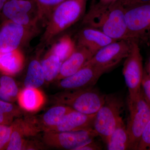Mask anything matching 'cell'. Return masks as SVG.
I'll return each instance as SVG.
<instances>
[{"label":"cell","instance_id":"26","mask_svg":"<svg viewBox=\"0 0 150 150\" xmlns=\"http://www.w3.org/2000/svg\"><path fill=\"white\" fill-rule=\"evenodd\" d=\"M11 131V126L0 124V150H6Z\"/></svg>","mask_w":150,"mask_h":150},{"label":"cell","instance_id":"12","mask_svg":"<svg viewBox=\"0 0 150 150\" xmlns=\"http://www.w3.org/2000/svg\"><path fill=\"white\" fill-rule=\"evenodd\" d=\"M131 47L130 40H116L98 51L86 64L112 69L123 59H126L130 53Z\"/></svg>","mask_w":150,"mask_h":150},{"label":"cell","instance_id":"35","mask_svg":"<svg viewBox=\"0 0 150 150\" xmlns=\"http://www.w3.org/2000/svg\"><path fill=\"white\" fill-rule=\"evenodd\" d=\"M1 1H2L4 3V4H5V3L7 1H8V0H1Z\"/></svg>","mask_w":150,"mask_h":150},{"label":"cell","instance_id":"13","mask_svg":"<svg viewBox=\"0 0 150 150\" xmlns=\"http://www.w3.org/2000/svg\"><path fill=\"white\" fill-rule=\"evenodd\" d=\"M95 115L84 114L73 110L66 114L57 126L45 131L67 132L93 129Z\"/></svg>","mask_w":150,"mask_h":150},{"label":"cell","instance_id":"22","mask_svg":"<svg viewBox=\"0 0 150 150\" xmlns=\"http://www.w3.org/2000/svg\"><path fill=\"white\" fill-rule=\"evenodd\" d=\"M72 110L68 106L59 104L47 110L42 118L44 131L57 126L65 115Z\"/></svg>","mask_w":150,"mask_h":150},{"label":"cell","instance_id":"36","mask_svg":"<svg viewBox=\"0 0 150 150\" xmlns=\"http://www.w3.org/2000/svg\"><path fill=\"white\" fill-rule=\"evenodd\" d=\"M0 27H1V26H0Z\"/></svg>","mask_w":150,"mask_h":150},{"label":"cell","instance_id":"2","mask_svg":"<svg viewBox=\"0 0 150 150\" xmlns=\"http://www.w3.org/2000/svg\"><path fill=\"white\" fill-rule=\"evenodd\" d=\"M88 0H66L56 7L48 17L40 40L42 46L52 43L59 34L74 24L85 13Z\"/></svg>","mask_w":150,"mask_h":150},{"label":"cell","instance_id":"8","mask_svg":"<svg viewBox=\"0 0 150 150\" xmlns=\"http://www.w3.org/2000/svg\"><path fill=\"white\" fill-rule=\"evenodd\" d=\"M1 14L6 20L26 27L38 28L40 23L35 0H8Z\"/></svg>","mask_w":150,"mask_h":150},{"label":"cell","instance_id":"25","mask_svg":"<svg viewBox=\"0 0 150 150\" xmlns=\"http://www.w3.org/2000/svg\"><path fill=\"white\" fill-rule=\"evenodd\" d=\"M37 4L40 23L45 25L51 12L66 0H35Z\"/></svg>","mask_w":150,"mask_h":150},{"label":"cell","instance_id":"16","mask_svg":"<svg viewBox=\"0 0 150 150\" xmlns=\"http://www.w3.org/2000/svg\"><path fill=\"white\" fill-rule=\"evenodd\" d=\"M24 58L20 49L9 52H0V72L11 76L21 71Z\"/></svg>","mask_w":150,"mask_h":150},{"label":"cell","instance_id":"4","mask_svg":"<svg viewBox=\"0 0 150 150\" xmlns=\"http://www.w3.org/2000/svg\"><path fill=\"white\" fill-rule=\"evenodd\" d=\"M123 101L114 94L105 95L104 102L96 113L93 129L105 143L113 131L123 121Z\"/></svg>","mask_w":150,"mask_h":150},{"label":"cell","instance_id":"24","mask_svg":"<svg viewBox=\"0 0 150 150\" xmlns=\"http://www.w3.org/2000/svg\"><path fill=\"white\" fill-rule=\"evenodd\" d=\"M17 121L11 125L12 131L8 144L6 147L7 150H21L26 149V143L23 137L24 134Z\"/></svg>","mask_w":150,"mask_h":150},{"label":"cell","instance_id":"5","mask_svg":"<svg viewBox=\"0 0 150 150\" xmlns=\"http://www.w3.org/2000/svg\"><path fill=\"white\" fill-rule=\"evenodd\" d=\"M125 9L127 40L150 44V4Z\"/></svg>","mask_w":150,"mask_h":150},{"label":"cell","instance_id":"21","mask_svg":"<svg viewBox=\"0 0 150 150\" xmlns=\"http://www.w3.org/2000/svg\"><path fill=\"white\" fill-rule=\"evenodd\" d=\"M76 44L69 35L60 37L53 43L50 50L60 59L62 63L74 51Z\"/></svg>","mask_w":150,"mask_h":150},{"label":"cell","instance_id":"34","mask_svg":"<svg viewBox=\"0 0 150 150\" xmlns=\"http://www.w3.org/2000/svg\"><path fill=\"white\" fill-rule=\"evenodd\" d=\"M99 1H101L103 2L110 3L115 2L118 1V0H99Z\"/></svg>","mask_w":150,"mask_h":150},{"label":"cell","instance_id":"7","mask_svg":"<svg viewBox=\"0 0 150 150\" xmlns=\"http://www.w3.org/2000/svg\"><path fill=\"white\" fill-rule=\"evenodd\" d=\"M144 71L139 44L136 41H131V51L126 58L123 70L129 91L128 100H135L142 91Z\"/></svg>","mask_w":150,"mask_h":150},{"label":"cell","instance_id":"3","mask_svg":"<svg viewBox=\"0 0 150 150\" xmlns=\"http://www.w3.org/2000/svg\"><path fill=\"white\" fill-rule=\"evenodd\" d=\"M105 95L93 86L68 90L57 98L58 104L86 114L96 113L104 102Z\"/></svg>","mask_w":150,"mask_h":150},{"label":"cell","instance_id":"19","mask_svg":"<svg viewBox=\"0 0 150 150\" xmlns=\"http://www.w3.org/2000/svg\"><path fill=\"white\" fill-rule=\"evenodd\" d=\"M40 62L33 59L30 62L24 80V86L27 88H38L45 82Z\"/></svg>","mask_w":150,"mask_h":150},{"label":"cell","instance_id":"6","mask_svg":"<svg viewBox=\"0 0 150 150\" xmlns=\"http://www.w3.org/2000/svg\"><path fill=\"white\" fill-rule=\"evenodd\" d=\"M129 119L126 125L129 149L136 150L142 133L150 120V106L142 91L134 100H128Z\"/></svg>","mask_w":150,"mask_h":150},{"label":"cell","instance_id":"28","mask_svg":"<svg viewBox=\"0 0 150 150\" xmlns=\"http://www.w3.org/2000/svg\"><path fill=\"white\" fill-rule=\"evenodd\" d=\"M0 108L8 117L13 119L18 113L17 109L11 103L6 102L0 99Z\"/></svg>","mask_w":150,"mask_h":150},{"label":"cell","instance_id":"9","mask_svg":"<svg viewBox=\"0 0 150 150\" xmlns=\"http://www.w3.org/2000/svg\"><path fill=\"white\" fill-rule=\"evenodd\" d=\"M38 28L26 27L6 20L0 27V52L20 49L37 34Z\"/></svg>","mask_w":150,"mask_h":150},{"label":"cell","instance_id":"17","mask_svg":"<svg viewBox=\"0 0 150 150\" xmlns=\"http://www.w3.org/2000/svg\"><path fill=\"white\" fill-rule=\"evenodd\" d=\"M18 98L21 107L28 111L37 110L44 102L43 93L38 88H25L19 92Z\"/></svg>","mask_w":150,"mask_h":150},{"label":"cell","instance_id":"18","mask_svg":"<svg viewBox=\"0 0 150 150\" xmlns=\"http://www.w3.org/2000/svg\"><path fill=\"white\" fill-rule=\"evenodd\" d=\"M106 144L108 150L129 149V134L123 121L119 123L110 134Z\"/></svg>","mask_w":150,"mask_h":150},{"label":"cell","instance_id":"15","mask_svg":"<svg viewBox=\"0 0 150 150\" xmlns=\"http://www.w3.org/2000/svg\"><path fill=\"white\" fill-rule=\"evenodd\" d=\"M93 56L86 48L76 46L72 54L62 63L57 79L60 80L74 74L83 67Z\"/></svg>","mask_w":150,"mask_h":150},{"label":"cell","instance_id":"27","mask_svg":"<svg viewBox=\"0 0 150 150\" xmlns=\"http://www.w3.org/2000/svg\"><path fill=\"white\" fill-rule=\"evenodd\" d=\"M137 150H150V120L142 133Z\"/></svg>","mask_w":150,"mask_h":150},{"label":"cell","instance_id":"10","mask_svg":"<svg viewBox=\"0 0 150 150\" xmlns=\"http://www.w3.org/2000/svg\"><path fill=\"white\" fill-rule=\"evenodd\" d=\"M98 135L93 129L67 131L45 132L43 140L51 146L67 150H76Z\"/></svg>","mask_w":150,"mask_h":150},{"label":"cell","instance_id":"29","mask_svg":"<svg viewBox=\"0 0 150 150\" xmlns=\"http://www.w3.org/2000/svg\"><path fill=\"white\" fill-rule=\"evenodd\" d=\"M142 89L144 96L150 106V78L144 71Z\"/></svg>","mask_w":150,"mask_h":150},{"label":"cell","instance_id":"30","mask_svg":"<svg viewBox=\"0 0 150 150\" xmlns=\"http://www.w3.org/2000/svg\"><path fill=\"white\" fill-rule=\"evenodd\" d=\"M102 149L101 145L93 139L77 148L76 150H100Z\"/></svg>","mask_w":150,"mask_h":150},{"label":"cell","instance_id":"31","mask_svg":"<svg viewBox=\"0 0 150 150\" xmlns=\"http://www.w3.org/2000/svg\"><path fill=\"white\" fill-rule=\"evenodd\" d=\"M118 1L124 8L139 5L150 4V0H118Z\"/></svg>","mask_w":150,"mask_h":150},{"label":"cell","instance_id":"14","mask_svg":"<svg viewBox=\"0 0 150 150\" xmlns=\"http://www.w3.org/2000/svg\"><path fill=\"white\" fill-rule=\"evenodd\" d=\"M116 40L98 30L86 26L78 33L76 44V46L86 48L94 55L101 48Z\"/></svg>","mask_w":150,"mask_h":150},{"label":"cell","instance_id":"1","mask_svg":"<svg viewBox=\"0 0 150 150\" xmlns=\"http://www.w3.org/2000/svg\"><path fill=\"white\" fill-rule=\"evenodd\" d=\"M125 11L118 0L110 3L94 0L84 16L82 23L102 31L114 40H127Z\"/></svg>","mask_w":150,"mask_h":150},{"label":"cell","instance_id":"20","mask_svg":"<svg viewBox=\"0 0 150 150\" xmlns=\"http://www.w3.org/2000/svg\"><path fill=\"white\" fill-rule=\"evenodd\" d=\"M45 81L50 82L57 79L62 62L50 50L40 62Z\"/></svg>","mask_w":150,"mask_h":150},{"label":"cell","instance_id":"33","mask_svg":"<svg viewBox=\"0 0 150 150\" xmlns=\"http://www.w3.org/2000/svg\"><path fill=\"white\" fill-rule=\"evenodd\" d=\"M144 71L150 78V56L148 59L146 64V69Z\"/></svg>","mask_w":150,"mask_h":150},{"label":"cell","instance_id":"23","mask_svg":"<svg viewBox=\"0 0 150 150\" xmlns=\"http://www.w3.org/2000/svg\"><path fill=\"white\" fill-rule=\"evenodd\" d=\"M18 88L16 83L9 75L0 77V99L6 102H13L18 96Z\"/></svg>","mask_w":150,"mask_h":150},{"label":"cell","instance_id":"32","mask_svg":"<svg viewBox=\"0 0 150 150\" xmlns=\"http://www.w3.org/2000/svg\"><path fill=\"white\" fill-rule=\"evenodd\" d=\"M13 121L12 118L8 117L0 108V124L10 125Z\"/></svg>","mask_w":150,"mask_h":150},{"label":"cell","instance_id":"11","mask_svg":"<svg viewBox=\"0 0 150 150\" xmlns=\"http://www.w3.org/2000/svg\"><path fill=\"white\" fill-rule=\"evenodd\" d=\"M112 69L86 64L74 74L60 80L59 86L66 90L93 87L103 74Z\"/></svg>","mask_w":150,"mask_h":150}]
</instances>
